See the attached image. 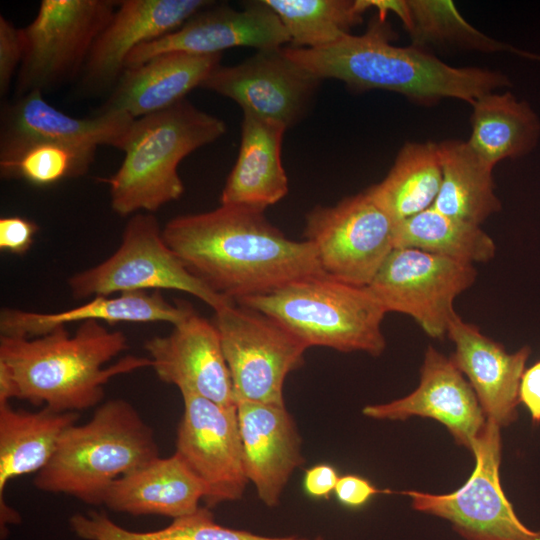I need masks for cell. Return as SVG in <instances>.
Masks as SVG:
<instances>
[{
	"instance_id": "cell-1",
	"label": "cell",
	"mask_w": 540,
	"mask_h": 540,
	"mask_svg": "<svg viewBox=\"0 0 540 540\" xmlns=\"http://www.w3.org/2000/svg\"><path fill=\"white\" fill-rule=\"evenodd\" d=\"M162 237L192 275L234 302L325 274L310 242L289 239L263 211L243 206L175 217Z\"/></svg>"
},
{
	"instance_id": "cell-2",
	"label": "cell",
	"mask_w": 540,
	"mask_h": 540,
	"mask_svg": "<svg viewBox=\"0 0 540 540\" xmlns=\"http://www.w3.org/2000/svg\"><path fill=\"white\" fill-rule=\"evenodd\" d=\"M127 347L122 331L96 320L80 323L73 335L66 327L29 339L0 335V403L16 398L56 412L89 409L110 379L151 367L149 358L137 356L105 366Z\"/></svg>"
},
{
	"instance_id": "cell-3",
	"label": "cell",
	"mask_w": 540,
	"mask_h": 540,
	"mask_svg": "<svg viewBox=\"0 0 540 540\" xmlns=\"http://www.w3.org/2000/svg\"><path fill=\"white\" fill-rule=\"evenodd\" d=\"M392 29L379 16L366 32L347 34L319 48H283L284 54L318 79L334 78L363 91L383 89L420 103L444 98L468 102L509 87L502 73L480 67H454L421 47L392 44Z\"/></svg>"
},
{
	"instance_id": "cell-4",
	"label": "cell",
	"mask_w": 540,
	"mask_h": 540,
	"mask_svg": "<svg viewBox=\"0 0 540 540\" xmlns=\"http://www.w3.org/2000/svg\"><path fill=\"white\" fill-rule=\"evenodd\" d=\"M158 457L153 429L129 402L112 399L99 406L88 422L64 432L34 486L103 505L114 481Z\"/></svg>"
},
{
	"instance_id": "cell-5",
	"label": "cell",
	"mask_w": 540,
	"mask_h": 540,
	"mask_svg": "<svg viewBox=\"0 0 540 540\" xmlns=\"http://www.w3.org/2000/svg\"><path fill=\"white\" fill-rule=\"evenodd\" d=\"M225 123L186 99L135 119L119 169L101 179L110 187L111 207L120 216L152 213L179 199L184 185L178 174L180 162L196 149L225 133Z\"/></svg>"
},
{
	"instance_id": "cell-6",
	"label": "cell",
	"mask_w": 540,
	"mask_h": 540,
	"mask_svg": "<svg viewBox=\"0 0 540 540\" xmlns=\"http://www.w3.org/2000/svg\"><path fill=\"white\" fill-rule=\"evenodd\" d=\"M235 303L272 317L307 348L379 356L386 347L382 322L387 312L370 289L326 274L304 277Z\"/></svg>"
},
{
	"instance_id": "cell-7",
	"label": "cell",
	"mask_w": 540,
	"mask_h": 540,
	"mask_svg": "<svg viewBox=\"0 0 540 540\" xmlns=\"http://www.w3.org/2000/svg\"><path fill=\"white\" fill-rule=\"evenodd\" d=\"M68 287L75 299L168 289L188 293L214 311L234 302L209 289L186 269L165 243L157 218L148 212L134 214L118 249L98 265L70 276Z\"/></svg>"
},
{
	"instance_id": "cell-8",
	"label": "cell",
	"mask_w": 540,
	"mask_h": 540,
	"mask_svg": "<svg viewBox=\"0 0 540 540\" xmlns=\"http://www.w3.org/2000/svg\"><path fill=\"white\" fill-rule=\"evenodd\" d=\"M213 323L236 401L285 406V379L303 365L306 345L272 317L235 302L215 311Z\"/></svg>"
},
{
	"instance_id": "cell-9",
	"label": "cell",
	"mask_w": 540,
	"mask_h": 540,
	"mask_svg": "<svg viewBox=\"0 0 540 540\" xmlns=\"http://www.w3.org/2000/svg\"><path fill=\"white\" fill-rule=\"evenodd\" d=\"M118 1L42 0L36 17L21 28L24 54L16 92L52 88L83 69Z\"/></svg>"
},
{
	"instance_id": "cell-10",
	"label": "cell",
	"mask_w": 540,
	"mask_h": 540,
	"mask_svg": "<svg viewBox=\"0 0 540 540\" xmlns=\"http://www.w3.org/2000/svg\"><path fill=\"white\" fill-rule=\"evenodd\" d=\"M396 222L364 191L306 215L305 240L322 271L339 281L368 286L395 248Z\"/></svg>"
},
{
	"instance_id": "cell-11",
	"label": "cell",
	"mask_w": 540,
	"mask_h": 540,
	"mask_svg": "<svg viewBox=\"0 0 540 540\" xmlns=\"http://www.w3.org/2000/svg\"><path fill=\"white\" fill-rule=\"evenodd\" d=\"M474 265L414 248H394L367 286L385 311L410 316L424 332L447 336L455 299L476 280Z\"/></svg>"
},
{
	"instance_id": "cell-12",
	"label": "cell",
	"mask_w": 540,
	"mask_h": 540,
	"mask_svg": "<svg viewBox=\"0 0 540 540\" xmlns=\"http://www.w3.org/2000/svg\"><path fill=\"white\" fill-rule=\"evenodd\" d=\"M500 428L486 420L472 449L475 469L461 488L442 495L419 491L402 494L411 498L415 510L450 521L466 540H540V531L521 522L501 487Z\"/></svg>"
},
{
	"instance_id": "cell-13",
	"label": "cell",
	"mask_w": 540,
	"mask_h": 540,
	"mask_svg": "<svg viewBox=\"0 0 540 540\" xmlns=\"http://www.w3.org/2000/svg\"><path fill=\"white\" fill-rule=\"evenodd\" d=\"M182 398L175 453L202 483L207 507L240 499L249 481L237 405L224 406L192 394Z\"/></svg>"
},
{
	"instance_id": "cell-14",
	"label": "cell",
	"mask_w": 540,
	"mask_h": 540,
	"mask_svg": "<svg viewBox=\"0 0 540 540\" xmlns=\"http://www.w3.org/2000/svg\"><path fill=\"white\" fill-rule=\"evenodd\" d=\"M319 81L282 47L259 51L235 66L219 65L201 87L234 100L243 112L288 127L301 116Z\"/></svg>"
},
{
	"instance_id": "cell-15",
	"label": "cell",
	"mask_w": 540,
	"mask_h": 540,
	"mask_svg": "<svg viewBox=\"0 0 540 540\" xmlns=\"http://www.w3.org/2000/svg\"><path fill=\"white\" fill-rule=\"evenodd\" d=\"M211 5L174 32L133 49L126 59L125 69L166 52L210 55L238 46L262 51L279 49L290 43L281 20L264 1L253 2L240 11L227 5L209 8Z\"/></svg>"
},
{
	"instance_id": "cell-16",
	"label": "cell",
	"mask_w": 540,
	"mask_h": 540,
	"mask_svg": "<svg viewBox=\"0 0 540 540\" xmlns=\"http://www.w3.org/2000/svg\"><path fill=\"white\" fill-rule=\"evenodd\" d=\"M151 367L158 378L224 406H236L230 372L215 324L196 311L173 325L167 336L146 341Z\"/></svg>"
},
{
	"instance_id": "cell-17",
	"label": "cell",
	"mask_w": 540,
	"mask_h": 540,
	"mask_svg": "<svg viewBox=\"0 0 540 540\" xmlns=\"http://www.w3.org/2000/svg\"><path fill=\"white\" fill-rule=\"evenodd\" d=\"M362 412L379 420L435 419L446 426L457 444L471 452L487 420L470 383L451 358L433 346L425 352L420 383L412 393L388 403L367 405Z\"/></svg>"
},
{
	"instance_id": "cell-18",
	"label": "cell",
	"mask_w": 540,
	"mask_h": 540,
	"mask_svg": "<svg viewBox=\"0 0 540 540\" xmlns=\"http://www.w3.org/2000/svg\"><path fill=\"white\" fill-rule=\"evenodd\" d=\"M211 3L206 0L118 1L84 65L86 86L101 89L116 84L133 49L174 32Z\"/></svg>"
},
{
	"instance_id": "cell-19",
	"label": "cell",
	"mask_w": 540,
	"mask_h": 540,
	"mask_svg": "<svg viewBox=\"0 0 540 540\" xmlns=\"http://www.w3.org/2000/svg\"><path fill=\"white\" fill-rule=\"evenodd\" d=\"M134 118L121 112L99 111L76 118L50 105L33 91L6 106L1 115L0 152L33 143H58L97 149L109 145L122 150Z\"/></svg>"
},
{
	"instance_id": "cell-20",
	"label": "cell",
	"mask_w": 540,
	"mask_h": 540,
	"mask_svg": "<svg viewBox=\"0 0 540 540\" xmlns=\"http://www.w3.org/2000/svg\"><path fill=\"white\" fill-rule=\"evenodd\" d=\"M447 336L454 344L450 358L466 375L486 418L500 427L514 422L520 403V382L531 348L526 345L508 353L503 345L457 313L449 323Z\"/></svg>"
},
{
	"instance_id": "cell-21",
	"label": "cell",
	"mask_w": 540,
	"mask_h": 540,
	"mask_svg": "<svg viewBox=\"0 0 540 540\" xmlns=\"http://www.w3.org/2000/svg\"><path fill=\"white\" fill-rule=\"evenodd\" d=\"M237 414L248 481L266 506H276L304 463L296 424L285 406L241 400Z\"/></svg>"
},
{
	"instance_id": "cell-22",
	"label": "cell",
	"mask_w": 540,
	"mask_h": 540,
	"mask_svg": "<svg viewBox=\"0 0 540 540\" xmlns=\"http://www.w3.org/2000/svg\"><path fill=\"white\" fill-rule=\"evenodd\" d=\"M220 59L221 54L173 51L126 68L99 111L121 112L138 119L165 110L202 86Z\"/></svg>"
},
{
	"instance_id": "cell-23",
	"label": "cell",
	"mask_w": 540,
	"mask_h": 540,
	"mask_svg": "<svg viewBox=\"0 0 540 540\" xmlns=\"http://www.w3.org/2000/svg\"><path fill=\"white\" fill-rule=\"evenodd\" d=\"M194 311L187 302H168L160 291L126 292L113 298L97 296L75 308L54 313L3 308L0 312V335L36 338L70 323L89 320L108 323L167 322L175 325Z\"/></svg>"
},
{
	"instance_id": "cell-24",
	"label": "cell",
	"mask_w": 540,
	"mask_h": 540,
	"mask_svg": "<svg viewBox=\"0 0 540 540\" xmlns=\"http://www.w3.org/2000/svg\"><path fill=\"white\" fill-rule=\"evenodd\" d=\"M243 113L238 157L220 202L264 211L288 192V179L281 162V144L287 127Z\"/></svg>"
},
{
	"instance_id": "cell-25",
	"label": "cell",
	"mask_w": 540,
	"mask_h": 540,
	"mask_svg": "<svg viewBox=\"0 0 540 540\" xmlns=\"http://www.w3.org/2000/svg\"><path fill=\"white\" fill-rule=\"evenodd\" d=\"M204 494L200 480L174 453L118 478L107 490L103 505L120 513L176 519L195 512Z\"/></svg>"
},
{
	"instance_id": "cell-26",
	"label": "cell",
	"mask_w": 540,
	"mask_h": 540,
	"mask_svg": "<svg viewBox=\"0 0 540 540\" xmlns=\"http://www.w3.org/2000/svg\"><path fill=\"white\" fill-rule=\"evenodd\" d=\"M77 412H56L44 407L36 412L15 410L0 403V507L8 482L39 472L54 455L64 432L76 424Z\"/></svg>"
},
{
	"instance_id": "cell-27",
	"label": "cell",
	"mask_w": 540,
	"mask_h": 540,
	"mask_svg": "<svg viewBox=\"0 0 540 540\" xmlns=\"http://www.w3.org/2000/svg\"><path fill=\"white\" fill-rule=\"evenodd\" d=\"M442 169L439 193L432 207L461 221L481 225L501 209L492 171L467 141L444 140L438 143Z\"/></svg>"
},
{
	"instance_id": "cell-28",
	"label": "cell",
	"mask_w": 540,
	"mask_h": 540,
	"mask_svg": "<svg viewBox=\"0 0 540 540\" xmlns=\"http://www.w3.org/2000/svg\"><path fill=\"white\" fill-rule=\"evenodd\" d=\"M469 145L495 167L501 160L518 158L535 148L540 119L526 101L512 93H487L472 104Z\"/></svg>"
},
{
	"instance_id": "cell-29",
	"label": "cell",
	"mask_w": 540,
	"mask_h": 540,
	"mask_svg": "<svg viewBox=\"0 0 540 540\" xmlns=\"http://www.w3.org/2000/svg\"><path fill=\"white\" fill-rule=\"evenodd\" d=\"M441 181L438 143L408 142L386 177L366 191L397 223L432 207Z\"/></svg>"
},
{
	"instance_id": "cell-30",
	"label": "cell",
	"mask_w": 540,
	"mask_h": 540,
	"mask_svg": "<svg viewBox=\"0 0 540 540\" xmlns=\"http://www.w3.org/2000/svg\"><path fill=\"white\" fill-rule=\"evenodd\" d=\"M405 247L463 263H486L496 254L493 239L479 226L430 207L396 223L395 248Z\"/></svg>"
},
{
	"instance_id": "cell-31",
	"label": "cell",
	"mask_w": 540,
	"mask_h": 540,
	"mask_svg": "<svg viewBox=\"0 0 540 540\" xmlns=\"http://www.w3.org/2000/svg\"><path fill=\"white\" fill-rule=\"evenodd\" d=\"M71 530L84 540H308L302 537H271L233 529L215 522L208 508L173 519L166 527L148 532L130 531L115 524L105 513H77L69 519Z\"/></svg>"
},
{
	"instance_id": "cell-32",
	"label": "cell",
	"mask_w": 540,
	"mask_h": 540,
	"mask_svg": "<svg viewBox=\"0 0 540 540\" xmlns=\"http://www.w3.org/2000/svg\"><path fill=\"white\" fill-rule=\"evenodd\" d=\"M279 17L291 47L319 48L350 34L367 10L363 0H263Z\"/></svg>"
},
{
	"instance_id": "cell-33",
	"label": "cell",
	"mask_w": 540,
	"mask_h": 540,
	"mask_svg": "<svg viewBox=\"0 0 540 540\" xmlns=\"http://www.w3.org/2000/svg\"><path fill=\"white\" fill-rule=\"evenodd\" d=\"M369 2L370 8H376L381 17H386L387 12L397 14L414 38L416 46L428 41L447 40L487 51L504 49V45L469 25L451 1L369 0Z\"/></svg>"
},
{
	"instance_id": "cell-34",
	"label": "cell",
	"mask_w": 540,
	"mask_h": 540,
	"mask_svg": "<svg viewBox=\"0 0 540 540\" xmlns=\"http://www.w3.org/2000/svg\"><path fill=\"white\" fill-rule=\"evenodd\" d=\"M95 152V148L58 143L28 144L0 152V173L6 179L48 186L85 174Z\"/></svg>"
},
{
	"instance_id": "cell-35",
	"label": "cell",
	"mask_w": 540,
	"mask_h": 540,
	"mask_svg": "<svg viewBox=\"0 0 540 540\" xmlns=\"http://www.w3.org/2000/svg\"><path fill=\"white\" fill-rule=\"evenodd\" d=\"M24 54L21 28L0 16V92L5 94Z\"/></svg>"
},
{
	"instance_id": "cell-36",
	"label": "cell",
	"mask_w": 540,
	"mask_h": 540,
	"mask_svg": "<svg viewBox=\"0 0 540 540\" xmlns=\"http://www.w3.org/2000/svg\"><path fill=\"white\" fill-rule=\"evenodd\" d=\"M38 225L19 216L0 219V249L13 254L23 255L31 247Z\"/></svg>"
},
{
	"instance_id": "cell-37",
	"label": "cell",
	"mask_w": 540,
	"mask_h": 540,
	"mask_svg": "<svg viewBox=\"0 0 540 540\" xmlns=\"http://www.w3.org/2000/svg\"><path fill=\"white\" fill-rule=\"evenodd\" d=\"M334 492L341 504L352 508L364 505L377 494L392 493L378 489L369 480L352 474L340 477Z\"/></svg>"
},
{
	"instance_id": "cell-38",
	"label": "cell",
	"mask_w": 540,
	"mask_h": 540,
	"mask_svg": "<svg viewBox=\"0 0 540 540\" xmlns=\"http://www.w3.org/2000/svg\"><path fill=\"white\" fill-rule=\"evenodd\" d=\"M337 470L330 464L321 463L307 469L303 486L308 496L315 499H328L339 480Z\"/></svg>"
},
{
	"instance_id": "cell-39",
	"label": "cell",
	"mask_w": 540,
	"mask_h": 540,
	"mask_svg": "<svg viewBox=\"0 0 540 540\" xmlns=\"http://www.w3.org/2000/svg\"><path fill=\"white\" fill-rule=\"evenodd\" d=\"M519 400L529 410L532 421L540 423V360L524 371L520 382Z\"/></svg>"
},
{
	"instance_id": "cell-40",
	"label": "cell",
	"mask_w": 540,
	"mask_h": 540,
	"mask_svg": "<svg viewBox=\"0 0 540 540\" xmlns=\"http://www.w3.org/2000/svg\"><path fill=\"white\" fill-rule=\"evenodd\" d=\"M313 540H324L321 536H316Z\"/></svg>"
}]
</instances>
